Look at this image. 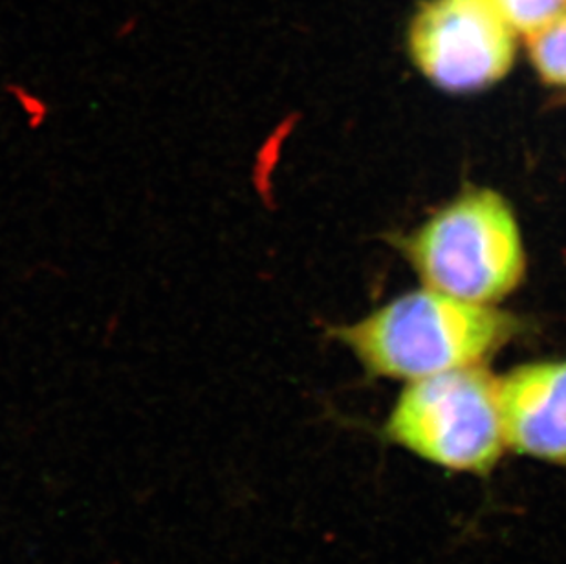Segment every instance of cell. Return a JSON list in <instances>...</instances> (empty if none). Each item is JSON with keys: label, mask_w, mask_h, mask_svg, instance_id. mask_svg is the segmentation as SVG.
Wrapping results in <instances>:
<instances>
[{"label": "cell", "mask_w": 566, "mask_h": 564, "mask_svg": "<svg viewBox=\"0 0 566 564\" xmlns=\"http://www.w3.org/2000/svg\"><path fill=\"white\" fill-rule=\"evenodd\" d=\"M517 326L512 315L490 304L468 303L428 288L401 295L334 334L367 373L412 382L481 365L512 340Z\"/></svg>", "instance_id": "obj_1"}, {"label": "cell", "mask_w": 566, "mask_h": 564, "mask_svg": "<svg viewBox=\"0 0 566 564\" xmlns=\"http://www.w3.org/2000/svg\"><path fill=\"white\" fill-rule=\"evenodd\" d=\"M407 384L385 420L387 442L449 473L497 468L507 451L499 378L476 365Z\"/></svg>", "instance_id": "obj_2"}, {"label": "cell", "mask_w": 566, "mask_h": 564, "mask_svg": "<svg viewBox=\"0 0 566 564\" xmlns=\"http://www.w3.org/2000/svg\"><path fill=\"white\" fill-rule=\"evenodd\" d=\"M407 255L428 288L468 303L492 304L523 279V239L501 195L465 192L407 240Z\"/></svg>", "instance_id": "obj_3"}, {"label": "cell", "mask_w": 566, "mask_h": 564, "mask_svg": "<svg viewBox=\"0 0 566 564\" xmlns=\"http://www.w3.org/2000/svg\"><path fill=\"white\" fill-rule=\"evenodd\" d=\"M409 49L433 85L475 92L510 72L515 32L488 0H431L412 21Z\"/></svg>", "instance_id": "obj_4"}, {"label": "cell", "mask_w": 566, "mask_h": 564, "mask_svg": "<svg viewBox=\"0 0 566 564\" xmlns=\"http://www.w3.org/2000/svg\"><path fill=\"white\" fill-rule=\"evenodd\" d=\"M507 451L566 468V359L526 363L499 378Z\"/></svg>", "instance_id": "obj_5"}, {"label": "cell", "mask_w": 566, "mask_h": 564, "mask_svg": "<svg viewBox=\"0 0 566 564\" xmlns=\"http://www.w3.org/2000/svg\"><path fill=\"white\" fill-rule=\"evenodd\" d=\"M530 58L541 77L566 86V13L528 35Z\"/></svg>", "instance_id": "obj_6"}, {"label": "cell", "mask_w": 566, "mask_h": 564, "mask_svg": "<svg viewBox=\"0 0 566 564\" xmlns=\"http://www.w3.org/2000/svg\"><path fill=\"white\" fill-rule=\"evenodd\" d=\"M513 32H537L566 13V0H488Z\"/></svg>", "instance_id": "obj_7"}]
</instances>
